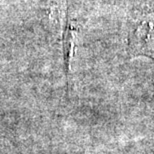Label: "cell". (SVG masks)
<instances>
[{"label": "cell", "instance_id": "6da1fadb", "mask_svg": "<svg viewBox=\"0 0 154 154\" xmlns=\"http://www.w3.org/2000/svg\"><path fill=\"white\" fill-rule=\"evenodd\" d=\"M129 54L146 56L154 60V15L137 21L129 36Z\"/></svg>", "mask_w": 154, "mask_h": 154}]
</instances>
